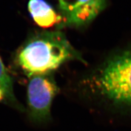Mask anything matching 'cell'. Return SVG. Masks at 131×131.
Wrapping results in <instances>:
<instances>
[{"mask_svg": "<svg viewBox=\"0 0 131 131\" xmlns=\"http://www.w3.org/2000/svg\"><path fill=\"white\" fill-rule=\"evenodd\" d=\"M57 93L58 87L50 74L31 77L27 86L28 115L31 122L44 125L50 122L52 104Z\"/></svg>", "mask_w": 131, "mask_h": 131, "instance_id": "3957f363", "label": "cell"}, {"mask_svg": "<svg viewBox=\"0 0 131 131\" xmlns=\"http://www.w3.org/2000/svg\"><path fill=\"white\" fill-rule=\"evenodd\" d=\"M28 10L34 21L41 27L48 28L64 23L62 15L45 0H30Z\"/></svg>", "mask_w": 131, "mask_h": 131, "instance_id": "5b68a950", "label": "cell"}, {"mask_svg": "<svg viewBox=\"0 0 131 131\" xmlns=\"http://www.w3.org/2000/svg\"><path fill=\"white\" fill-rule=\"evenodd\" d=\"M86 84L92 97L131 108V47L108 57L87 77Z\"/></svg>", "mask_w": 131, "mask_h": 131, "instance_id": "7a4b0ae2", "label": "cell"}, {"mask_svg": "<svg viewBox=\"0 0 131 131\" xmlns=\"http://www.w3.org/2000/svg\"><path fill=\"white\" fill-rule=\"evenodd\" d=\"M81 58L60 31H46L33 36L16 56L18 64L29 77L50 74L66 61Z\"/></svg>", "mask_w": 131, "mask_h": 131, "instance_id": "6da1fadb", "label": "cell"}, {"mask_svg": "<svg viewBox=\"0 0 131 131\" xmlns=\"http://www.w3.org/2000/svg\"><path fill=\"white\" fill-rule=\"evenodd\" d=\"M64 24L75 27L87 25L102 12L106 0H58Z\"/></svg>", "mask_w": 131, "mask_h": 131, "instance_id": "277c9868", "label": "cell"}, {"mask_svg": "<svg viewBox=\"0 0 131 131\" xmlns=\"http://www.w3.org/2000/svg\"><path fill=\"white\" fill-rule=\"evenodd\" d=\"M14 101L12 80L0 58V101Z\"/></svg>", "mask_w": 131, "mask_h": 131, "instance_id": "8992f818", "label": "cell"}]
</instances>
